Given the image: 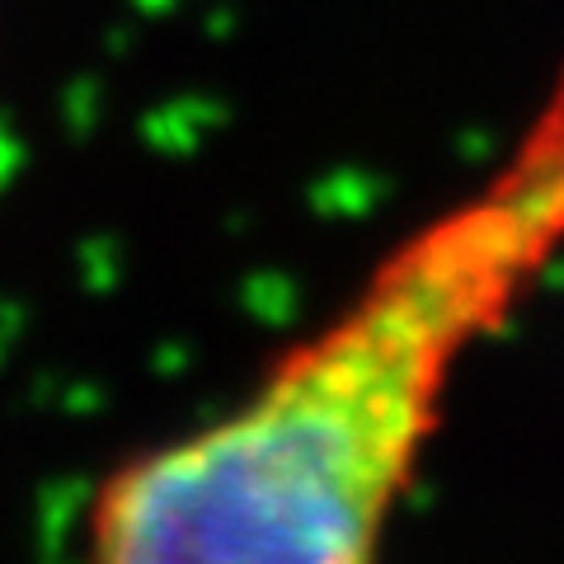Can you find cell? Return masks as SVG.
<instances>
[{"mask_svg":"<svg viewBox=\"0 0 564 564\" xmlns=\"http://www.w3.org/2000/svg\"><path fill=\"white\" fill-rule=\"evenodd\" d=\"M564 259V70L470 188L85 508L80 564H386L470 358Z\"/></svg>","mask_w":564,"mask_h":564,"instance_id":"cell-1","label":"cell"}]
</instances>
